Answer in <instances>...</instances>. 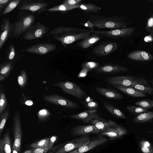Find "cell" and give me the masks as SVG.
I'll list each match as a JSON object with an SVG mask.
<instances>
[{
	"mask_svg": "<svg viewBox=\"0 0 153 153\" xmlns=\"http://www.w3.org/2000/svg\"><path fill=\"white\" fill-rule=\"evenodd\" d=\"M53 85L60 88L64 93L79 99L83 98L86 95L85 92L80 87L69 81L59 82Z\"/></svg>",
	"mask_w": 153,
	"mask_h": 153,
	"instance_id": "cell-7",
	"label": "cell"
},
{
	"mask_svg": "<svg viewBox=\"0 0 153 153\" xmlns=\"http://www.w3.org/2000/svg\"><path fill=\"white\" fill-rule=\"evenodd\" d=\"M37 115L39 120L44 121L50 117L51 113L47 109L43 108L40 110L38 112Z\"/></svg>",
	"mask_w": 153,
	"mask_h": 153,
	"instance_id": "cell-41",
	"label": "cell"
},
{
	"mask_svg": "<svg viewBox=\"0 0 153 153\" xmlns=\"http://www.w3.org/2000/svg\"><path fill=\"white\" fill-rule=\"evenodd\" d=\"M88 70L85 68L82 69L78 75V78H83L85 77L87 75Z\"/></svg>",
	"mask_w": 153,
	"mask_h": 153,
	"instance_id": "cell-48",
	"label": "cell"
},
{
	"mask_svg": "<svg viewBox=\"0 0 153 153\" xmlns=\"http://www.w3.org/2000/svg\"><path fill=\"white\" fill-rule=\"evenodd\" d=\"M89 20L94 27L111 30L125 28L127 23L122 17L119 16L107 17L91 16Z\"/></svg>",
	"mask_w": 153,
	"mask_h": 153,
	"instance_id": "cell-1",
	"label": "cell"
},
{
	"mask_svg": "<svg viewBox=\"0 0 153 153\" xmlns=\"http://www.w3.org/2000/svg\"><path fill=\"white\" fill-rule=\"evenodd\" d=\"M149 82L151 83L152 86V88L153 89V79H151L149 80Z\"/></svg>",
	"mask_w": 153,
	"mask_h": 153,
	"instance_id": "cell-55",
	"label": "cell"
},
{
	"mask_svg": "<svg viewBox=\"0 0 153 153\" xmlns=\"http://www.w3.org/2000/svg\"><path fill=\"white\" fill-rule=\"evenodd\" d=\"M100 131L92 125H79L71 129V134L74 137H81L91 134H97Z\"/></svg>",
	"mask_w": 153,
	"mask_h": 153,
	"instance_id": "cell-18",
	"label": "cell"
},
{
	"mask_svg": "<svg viewBox=\"0 0 153 153\" xmlns=\"http://www.w3.org/2000/svg\"><path fill=\"white\" fill-rule=\"evenodd\" d=\"M117 48V43L107 40L104 41L95 46L92 51L97 56H104L114 51Z\"/></svg>",
	"mask_w": 153,
	"mask_h": 153,
	"instance_id": "cell-13",
	"label": "cell"
},
{
	"mask_svg": "<svg viewBox=\"0 0 153 153\" xmlns=\"http://www.w3.org/2000/svg\"><path fill=\"white\" fill-rule=\"evenodd\" d=\"M13 124L14 138L12 148L17 150L19 153L21 148L22 131L20 114L19 110L15 112Z\"/></svg>",
	"mask_w": 153,
	"mask_h": 153,
	"instance_id": "cell-10",
	"label": "cell"
},
{
	"mask_svg": "<svg viewBox=\"0 0 153 153\" xmlns=\"http://www.w3.org/2000/svg\"><path fill=\"white\" fill-rule=\"evenodd\" d=\"M126 94L134 97H144L147 96L146 94L132 88L122 85L113 86Z\"/></svg>",
	"mask_w": 153,
	"mask_h": 153,
	"instance_id": "cell-25",
	"label": "cell"
},
{
	"mask_svg": "<svg viewBox=\"0 0 153 153\" xmlns=\"http://www.w3.org/2000/svg\"><path fill=\"white\" fill-rule=\"evenodd\" d=\"M12 0H0V16H2L3 9L5 8Z\"/></svg>",
	"mask_w": 153,
	"mask_h": 153,
	"instance_id": "cell-47",
	"label": "cell"
},
{
	"mask_svg": "<svg viewBox=\"0 0 153 153\" xmlns=\"http://www.w3.org/2000/svg\"><path fill=\"white\" fill-rule=\"evenodd\" d=\"M135 104L138 106L148 109L153 108V100L144 99L136 102Z\"/></svg>",
	"mask_w": 153,
	"mask_h": 153,
	"instance_id": "cell-37",
	"label": "cell"
},
{
	"mask_svg": "<svg viewBox=\"0 0 153 153\" xmlns=\"http://www.w3.org/2000/svg\"><path fill=\"white\" fill-rule=\"evenodd\" d=\"M129 87L136 89L145 94H146L150 95H153L152 88L148 85L136 84Z\"/></svg>",
	"mask_w": 153,
	"mask_h": 153,
	"instance_id": "cell-33",
	"label": "cell"
},
{
	"mask_svg": "<svg viewBox=\"0 0 153 153\" xmlns=\"http://www.w3.org/2000/svg\"><path fill=\"white\" fill-rule=\"evenodd\" d=\"M93 101L92 99L90 97H86L83 101V103H87Z\"/></svg>",
	"mask_w": 153,
	"mask_h": 153,
	"instance_id": "cell-52",
	"label": "cell"
},
{
	"mask_svg": "<svg viewBox=\"0 0 153 153\" xmlns=\"http://www.w3.org/2000/svg\"><path fill=\"white\" fill-rule=\"evenodd\" d=\"M102 36L98 34L93 33L92 35L77 43L76 45L82 48L85 49L98 41L102 38Z\"/></svg>",
	"mask_w": 153,
	"mask_h": 153,
	"instance_id": "cell-22",
	"label": "cell"
},
{
	"mask_svg": "<svg viewBox=\"0 0 153 153\" xmlns=\"http://www.w3.org/2000/svg\"><path fill=\"white\" fill-rule=\"evenodd\" d=\"M147 26L148 28L153 27V15L148 19L147 23Z\"/></svg>",
	"mask_w": 153,
	"mask_h": 153,
	"instance_id": "cell-51",
	"label": "cell"
},
{
	"mask_svg": "<svg viewBox=\"0 0 153 153\" xmlns=\"http://www.w3.org/2000/svg\"><path fill=\"white\" fill-rule=\"evenodd\" d=\"M12 153H19L18 151L16 149L13 148L12 149Z\"/></svg>",
	"mask_w": 153,
	"mask_h": 153,
	"instance_id": "cell-54",
	"label": "cell"
},
{
	"mask_svg": "<svg viewBox=\"0 0 153 153\" xmlns=\"http://www.w3.org/2000/svg\"><path fill=\"white\" fill-rule=\"evenodd\" d=\"M13 25L9 19L3 18L0 25V50L9 38Z\"/></svg>",
	"mask_w": 153,
	"mask_h": 153,
	"instance_id": "cell-16",
	"label": "cell"
},
{
	"mask_svg": "<svg viewBox=\"0 0 153 153\" xmlns=\"http://www.w3.org/2000/svg\"><path fill=\"white\" fill-rule=\"evenodd\" d=\"M51 149L49 147L31 148L24 151L23 153H46Z\"/></svg>",
	"mask_w": 153,
	"mask_h": 153,
	"instance_id": "cell-44",
	"label": "cell"
},
{
	"mask_svg": "<svg viewBox=\"0 0 153 153\" xmlns=\"http://www.w3.org/2000/svg\"><path fill=\"white\" fill-rule=\"evenodd\" d=\"M27 81V73L25 70H21L20 74L17 77V81L18 84L21 88H24L26 85Z\"/></svg>",
	"mask_w": 153,
	"mask_h": 153,
	"instance_id": "cell-38",
	"label": "cell"
},
{
	"mask_svg": "<svg viewBox=\"0 0 153 153\" xmlns=\"http://www.w3.org/2000/svg\"><path fill=\"white\" fill-rule=\"evenodd\" d=\"M97 91L103 96L109 99L120 100L123 98L120 94L113 89L97 87Z\"/></svg>",
	"mask_w": 153,
	"mask_h": 153,
	"instance_id": "cell-21",
	"label": "cell"
},
{
	"mask_svg": "<svg viewBox=\"0 0 153 153\" xmlns=\"http://www.w3.org/2000/svg\"><path fill=\"white\" fill-rule=\"evenodd\" d=\"M6 61L15 63L21 59L19 52L15 46L12 44L9 45L5 53Z\"/></svg>",
	"mask_w": 153,
	"mask_h": 153,
	"instance_id": "cell-23",
	"label": "cell"
},
{
	"mask_svg": "<svg viewBox=\"0 0 153 153\" xmlns=\"http://www.w3.org/2000/svg\"><path fill=\"white\" fill-rule=\"evenodd\" d=\"M82 25L91 29H93L94 27L92 23L89 20L87 22L82 23Z\"/></svg>",
	"mask_w": 153,
	"mask_h": 153,
	"instance_id": "cell-50",
	"label": "cell"
},
{
	"mask_svg": "<svg viewBox=\"0 0 153 153\" xmlns=\"http://www.w3.org/2000/svg\"><path fill=\"white\" fill-rule=\"evenodd\" d=\"M79 4L74 6H70L64 4H62L53 6L51 8L47 9L46 11L49 12H65L74 9L78 8Z\"/></svg>",
	"mask_w": 153,
	"mask_h": 153,
	"instance_id": "cell-32",
	"label": "cell"
},
{
	"mask_svg": "<svg viewBox=\"0 0 153 153\" xmlns=\"http://www.w3.org/2000/svg\"><path fill=\"white\" fill-rule=\"evenodd\" d=\"M7 104V100L4 93L1 89L0 91V114L4 111Z\"/></svg>",
	"mask_w": 153,
	"mask_h": 153,
	"instance_id": "cell-42",
	"label": "cell"
},
{
	"mask_svg": "<svg viewBox=\"0 0 153 153\" xmlns=\"http://www.w3.org/2000/svg\"><path fill=\"white\" fill-rule=\"evenodd\" d=\"M21 0H12L4 9L2 16L5 15L13 10L19 4Z\"/></svg>",
	"mask_w": 153,
	"mask_h": 153,
	"instance_id": "cell-39",
	"label": "cell"
},
{
	"mask_svg": "<svg viewBox=\"0 0 153 153\" xmlns=\"http://www.w3.org/2000/svg\"><path fill=\"white\" fill-rule=\"evenodd\" d=\"M87 30H85L76 28L68 27L64 26H59L51 29L46 36H52L54 35L62 34L64 33L73 32L75 31H87Z\"/></svg>",
	"mask_w": 153,
	"mask_h": 153,
	"instance_id": "cell-26",
	"label": "cell"
},
{
	"mask_svg": "<svg viewBox=\"0 0 153 153\" xmlns=\"http://www.w3.org/2000/svg\"><path fill=\"white\" fill-rule=\"evenodd\" d=\"M134 29L131 28H124L110 30L99 31L89 30L91 33L97 34L102 36L113 39L124 38L129 36Z\"/></svg>",
	"mask_w": 153,
	"mask_h": 153,
	"instance_id": "cell-11",
	"label": "cell"
},
{
	"mask_svg": "<svg viewBox=\"0 0 153 153\" xmlns=\"http://www.w3.org/2000/svg\"><path fill=\"white\" fill-rule=\"evenodd\" d=\"M48 4L44 1L25 2L19 7L20 10L27 11L31 13L36 12L39 14L46 11Z\"/></svg>",
	"mask_w": 153,
	"mask_h": 153,
	"instance_id": "cell-15",
	"label": "cell"
},
{
	"mask_svg": "<svg viewBox=\"0 0 153 153\" xmlns=\"http://www.w3.org/2000/svg\"><path fill=\"white\" fill-rule=\"evenodd\" d=\"M70 32L54 35L52 38L60 42L64 45H67L81 39H83L90 36L91 33L87 31Z\"/></svg>",
	"mask_w": 153,
	"mask_h": 153,
	"instance_id": "cell-5",
	"label": "cell"
},
{
	"mask_svg": "<svg viewBox=\"0 0 153 153\" xmlns=\"http://www.w3.org/2000/svg\"><path fill=\"white\" fill-rule=\"evenodd\" d=\"M12 149L10 134L7 132L0 140V153H12Z\"/></svg>",
	"mask_w": 153,
	"mask_h": 153,
	"instance_id": "cell-27",
	"label": "cell"
},
{
	"mask_svg": "<svg viewBox=\"0 0 153 153\" xmlns=\"http://www.w3.org/2000/svg\"><path fill=\"white\" fill-rule=\"evenodd\" d=\"M85 107L88 110H97L99 108L98 103L95 101H92L86 103H83Z\"/></svg>",
	"mask_w": 153,
	"mask_h": 153,
	"instance_id": "cell-45",
	"label": "cell"
},
{
	"mask_svg": "<svg viewBox=\"0 0 153 153\" xmlns=\"http://www.w3.org/2000/svg\"><path fill=\"white\" fill-rule=\"evenodd\" d=\"M25 104L28 106H31L33 104V102L30 100H28L26 101L25 102Z\"/></svg>",
	"mask_w": 153,
	"mask_h": 153,
	"instance_id": "cell-53",
	"label": "cell"
},
{
	"mask_svg": "<svg viewBox=\"0 0 153 153\" xmlns=\"http://www.w3.org/2000/svg\"><path fill=\"white\" fill-rule=\"evenodd\" d=\"M49 28L40 22H37L33 25L23 35L20 40H32L42 39L45 35Z\"/></svg>",
	"mask_w": 153,
	"mask_h": 153,
	"instance_id": "cell-6",
	"label": "cell"
},
{
	"mask_svg": "<svg viewBox=\"0 0 153 153\" xmlns=\"http://www.w3.org/2000/svg\"><path fill=\"white\" fill-rule=\"evenodd\" d=\"M107 141V138L100 134L91 139L90 142L87 144L67 153H84L105 143Z\"/></svg>",
	"mask_w": 153,
	"mask_h": 153,
	"instance_id": "cell-14",
	"label": "cell"
},
{
	"mask_svg": "<svg viewBox=\"0 0 153 153\" xmlns=\"http://www.w3.org/2000/svg\"><path fill=\"white\" fill-rule=\"evenodd\" d=\"M82 0H65L62 3L70 6H76L81 3Z\"/></svg>",
	"mask_w": 153,
	"mask_h": 153,
	"instance_id": "cell-46",
	"label": "cell"
},
{
	"mask_svg": "<svg viewBox=\"0 0 153 153\" xmlns=\"http://www.w3.org/2000/svg\"><path fill=\"white\" fill-rule=\"evenodd\" d=\"M9 114V110H5L1 115L0 117V135L1 136L5 126Z\"/></svg>",
	"mask_w": 153,
	"mask_h": 153,
	"instance_id": "cell-40",
	"label": "cell"
},
{
	"mask_svg": "<svg viewBox=\"0 0 153 153\" xmlns=\"http://www.w3.org/2000/svg\"><path fill=\"white\" fill-rule=\"evenodd\" d=\"M91 140L90 135L75 138L58 146L54 153H67L89 143Z\"/></svg>",
	"mask_w": 153,
	"mask_h": 153,
	"instance_id": "cell-4",
	"label": "cell"
},
{
	"mask_svg": "<svg viewBox=\"0 0 153 153\" xmlns=\"http://www.w3.org/2000/svg\"><path fill=\"white\" fill-rule=\"evenodd\" d=\"M79 6L78 8L85 12L88 13H97L101 9L100 7L90 3H81Z\"/></svg>",
	"mask_w": 153,
	"mask_h": 153,
	"instance_id": "cell-31",
	"label": "cell"
},
{
	"mask_svg": "<svg viewBox=\"0 0 153 153\" xmlns=\"http://www.w3.org/2000/svg\"><path fill=\"white\" fill-rule=\"evenodd\" d=\"M103 104L106 109L113 116L123 119L126 118L124 114L111 103L107 102H103Z\"/></svg>",
	"mask_w": 153,
	"mask_h": 153,
	"instance_id": "cell-29",
	"label": "cell"
},
{
	"mask_svg": "<svg viewBox=\"0 0 153 153\" xmlns=\"http://www.w3.org/2000/svg\"><path fill=\"white\" fill-rule=\"evenodd\" d=\"M57 139V137L56 136H53L50 137V143L49 147L51 149L55 141Z\"/></svg>",
	"mask_w": 153,
	"mask_h": 153,
	"instance_id": "cell-49",
	"label": "cell"
},
{
	"mask_svg": "<svg viewBox=\"0 0 153 153\" xmlns=\"http://www.w3.org/2000/svg\"><path fill=\"white\" fill-rule=\"evenodd\" d=\"M126 108L129 112L133 115H138L149 111L148 109L136 106H128L126 107Z\"/></svg>",
	"mask_w": 153,
	"mask_h": 153,
	"instance_id": "cell-36",
	"label": "cell"
},
{
	"mask_svg": "<svg viewBox=\"0 0 153 153\" xmlns=\"http://www.w3.org/2000/svg\"><path fill=\"white\" fill-rule=\"evenodd\" d=\"M153 119V111H149L136 116L132 122L136 123H143Z\"/></svg>",
	"mask_w": 153,
	"mask_h": 153,
	"instance_id": "cell-30",
	"label": "cell"
},
{
	"mask_svg": "<svg viewBox=\"0 0 153 153\" xmlns=\"http://www.w3.org/2000/svg\"><path fill=\"white\" fill-rule=\"evenodd\" d=\"M97 73L105 74H115L128 71V69L121 65L108 63L99 65L95 70Z\"/></svg>",
	"mask_w": 153,
	"mask_h": 153,
	"instance_id": "cell-17",
	"label": "cell"
},
{
	"mask_svg": "<svg viewBox=\"0 0 153 153\" xmlns=\"http://www.w3.org/2000/svg\"><path fill=\"white\" fill-rule=\"evenodd\" d=\"M99 66V64L96 62L89 61L83 63L82 65V69L85 68L88 71L95 70Z\"/></svg>",
	"mask_w": 153,
	"mask_h": 153,
	"instance_id": "cell-43",
	"label": "cell"
},
{
	"mask_svg": "<svg viewBox=\"0 0 153 153\" xmlns=\"http://www.w3.org/2000/svg\"><path fill=\"white\" fill-rule=\"evenodd\" d=\"M15 68L14 63L5 61L0 65V82L4 80Z\"/></svg>",
	"mask_w": 153,
	"mask_h": 153,
	"instance_id": "cell-24",
	"label": "cell"
},
{
	"mask_svg": "<svg viewBox=\"0 0 153 153\" xmlns=\"http://www.w3.org/2000/svg\"><path fill=\"white\" fill-rule=\"evenodd\" d=\"M50 137L43 139L31 144L30 147L31 148L49 147Z\"/></svg>",
	"mask_w": 153,
	"mask_h": 153,
	"instance_id": "cell-34",
	"label": "cell"
},
{
	"mask_svg": "<svg viewBox=\"0 0 153 153\" xmlns=\"http://www.w3.org/2000/svg\"><path fill=\"white\" fill-rule=\"evenodd\" d=\"M56 45L48 42L36 44L20 50L21 52L44 55L51 52L55 51Z\"/></svg>",
	"mask_w": 153,
	"mask_h": 153,
	"instance_id": "cell-9",
	"label": "cell"
},
{
	"mask_svg": "<svg viewBox=\"0 0 153 153\" xmlns=\"http://www.w3.org/2000/svg\"><path fill=\"white\" fill-rule=\"evenodd\" d=\"M128 57L137 61H146L151 59L152 57L149 53L144 51H135L129 54Z\"/></svg>",
	"mask_w": 153,
	"mask_h": 153,
	"instance_id": "cell-28",
	"label": "cell"
},
{
	"mask_svg": "<svg viewBox=\"0 0 153 153\" xmlns=\"http://www.w3.org/2000/svg\"><path fill=\"white\" fill-rule=\"evenodd\" d=\"M89 123L100 132H106L111 127L108 121L100 116L93 119Z\"/></svg>",
	"mask_w": 153,
	"mask_h": 153,
	"instance_id": "cell-20",
	"label": "cell"
},
{
	"mask_svg": "<svg viewBox=\"0 0 153 153\" xmlns=\"http://www.w3.org/2000/svg\"><path fill=\"white\" fill-rule=\"evenodd\" d=\"M43 95L44 100L52 104L69 108H79V106L76 102L60 95L55 94Z\"/></svg>",
	"mask_w": 153,
	"mask_h": 153,
	"instance_id": "cell-8",
	"label": "cell"
},
{
	"mask_svg": "<svg viewBox=\"0 0 153 153\" xmlns=\"http://www.w3.org/2000/svg\"><path fill=\"white\" fill-rule=\"evenodd\" d=\"M35 19L34 15L32 13L19 18L13 23L9 38L17 39L23 35L34 24Z\"/></svg>",
	"mask_w": 153,
	"mask_h": 153,
	"instance_id": "cell-2",
	"label": "cell"
},
{
	"mask_svg": "<svg viewBox=\"0 0 153 153\" xmlns=\"http://www.w3.org/2000/svg\"><path fill=\"white\" fill-rule=\"evenodd\" d=\"M105 81L109 85L112 86L122 85L130 87L136 84L146 85H149L148 82L144 78L135 76H121L109 77Z\"/></svg>",
	"mask_w": 153,
	"mask_h": 153,
	"instance_id": "cell-3",
	"label": "cell"
},
{
	"mask_svg": "<svg viewBox=\"0 0 153 153\" xmlns=\"http://www.w3.org/2000/svg\"><path fill=\"white\" fill-rule=\"evenodd\" d=\"M108 122L111 127L106 132H100L101 135L107 136L110 140H113L120 138L127 133V130L122 126L111 120Z\"/></svg>",
	"mask_w": 153,
	"mask_h": 153,
	"instance_id": "cell-12",
	"label": "cell"
},
{
	"mask_svg": "<svg viewBox=\"0 0 153 153\" xmlns=\"http://www.w3.org/2000/svg\"><path fill=\"white\" fill-rule=\"evenodd\" d=\"M152 134H153V131H152Z\"/></svg>",
	"mask_w": 153,
	"mask_h": 153,
	"instance_id": "cell-56",
	"label": "cell"
},
{
	"mask_svg": "<svg viewBox=\"0 0 153 153\" xmlns=\"http://www.w3.org/2000/svg\"><path fill=\"white\" fill-rule=\"evenodd\" d=\"M139 146L143 153H153V146L149 141H141L140 142Z\"/></svg>",
	"mask_w": 153,
	"mask_h": 153,
	"instance_id": "cell-35",
	"label": "cell"
},
{
	"mask_svg": "<svg viewBox=\"0 0 153 153\" xmlns=\"http://www.w3.org/2000/svg\"><path fill=\"white\" fill-rule=\"evenodd\" d=\"M97 110H87L76 114L69 116L71 118L81 120L85 123H89L94 118L98 117Z\"/></svg>",
	"mask_w": 153,
	"mask_h": 153,
	"instance_id": "cell-19",
	"label": "cell"
}]
</instances>
